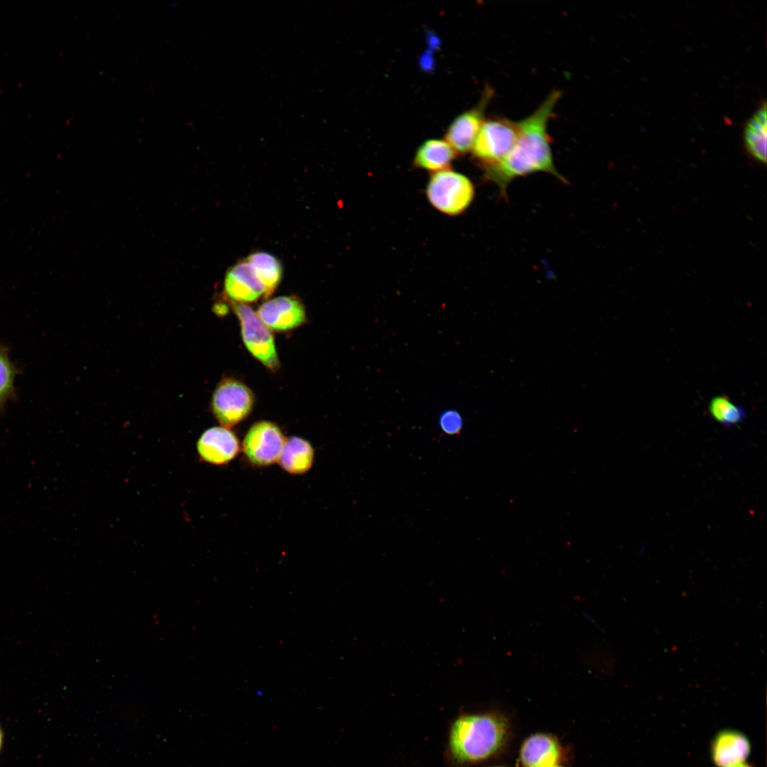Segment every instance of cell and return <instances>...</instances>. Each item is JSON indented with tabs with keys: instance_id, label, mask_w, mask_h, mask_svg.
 <instances>
[{
	"instance_id": "obj_1",
	"label": "cell",
	"mask_w": 767,
	"mask_h": 767,
	"mask_svg": "<svg viewBox=\"0 0 767 767\" xmlns=\"http://www.w3.org/2000/svg\"><path fill=\"white\" fill-rule=\"evenodd\" d=\"M560 97V91H553L533 113L518 121V135L511 151L500 163L484 169L485 177L504 196L513 179L535 172L548 173L566 182L555 166L548 134V121Z\"/></svg>"
},
{
	"instance_id": "obj_2",
	"label": "cell",
	"mask_w": 767,
	"mask_h": 767,
	"mask_svg": "<svg viewBox=\"0 0 767 767\" xmlns=\"http://www.w3.org/2000/svg\"><path fill=\"white\" fill-rule=\"evenodd\" d=\"M506 734V723L500 716L490 713L461 715L451 726L450 756L458 763L485 760L500 749Z\"/></svg>"
},
{
	"instance_id": "obj_3",
	"label": "cell",
	"mask_w": 767,
	"mask_h": 767,
	"mask_svg": "<svg viewBox=\"0 0 767 767\" xmlns=\"http://www.w3.org/2000/svg\"><path fill=\"white\" fill-rule=\"evenodd\" d=\"M426 195L436 210L447 215L456 216L470 205L474 188L467 176L447 168L431 175L427 184Z\"/></svg>"
},
{
	"instance_id": "obj_4",
	"label": "cell",
	"mask_w": 767,
	"mask_h": 767,
	"mask_svg": "<svg viewBox=\"0 0 767 767\" xmlns=\"http://www.w3.org/2000/svg\"><path fill=\"white\" fill-rule=\"evenodd\" d=\"M518 135V124L502 117L484 120L472 148L483 168L500 163L511 151Z\"/></svg>"
},
{
	"instance_id": "obj_5",
	"label": "cell",
	"mask_w": 767,
	"mask_h": 767,
	"mask_svg": "<svg viewBox=\"0 0 767 767\" xmlns=\"http://www.w3.org/2000/svg\"><path fill=\"white\" fill-rule=\"evenodd\" d=\"M254 397L242 382L227 379L219 383L212 398V411L223 427H232L245 419L252 410Z\"/></svg>"
},
{
	"instance_id": "obj_6",
	"label": "cell",
	"mask_w": 767,
	"mask_h": 767,
	"mask_svg": "<svg viewBox=\"0 0 767 767\" xmlns=\"http://www.w3.org/2000/svg\"><path fill=\"white\" fill-rule=\"evenodd\" d=\"M234 309L239 320L242 338L247 349L267 368L276 370L279 361L270 330L249 306L235 304Z\"/></svg>"
},
{
	"instance_id": "obj_7",
	"label": "cell",
	"mask_w": 767,
	"mask_h": 767,
	"mask_svg": "<svg viewBox=\"0 0 767 767\" xmlns=\"http://www.w3.org/2000/svg\"><path fill=\"white\" fill-rule=\"evenodd\" d=\"M281 429L273 423L259 421L246 433L243 451L248 460L256 466L271 465L279 459L285 442Z\"/></svg>"
},
{
	"instance_id": "obj_8",
	"label": "cell",
	"mask_w": 767,
	"mask_h": 767,
	"mask_svg": "<svg viewBox=\"0 0 767 767\" xmlns=\"http://www.w3.org/2000/svg\"><path fill=\"white\" fill-rule=\"evenodd\" d=\"M493 97L494 89L486 87L479 103L459 115L450 124L445 139L457 153H466L472 150L484 121V112Z\"/></svg>"
},
{
	"instance_id": "obj_9",
	"label": "cell",
	"mask_w": 767,
	"mask_h": 767,
	"mask_svg": "<svg viewBox=\"0 0 767 767\" xmlns=\"http://www.w3.org/2000/svg\"><path fill=\"white\" fill-rule=\"evenodd\" d=\"M259 319L270 330H292L305 322V310L300 300L295 296H280L263 303L256 312Z\"/></svg>"
},
{
	"instance_id": "obj_10",
	"label": "cell",
	"mask_w": 767,
	"mask_h": 767,
	"mask_svg": "<svg viewBox=\"0 0 767 767\" xmlns=\"http://www.w3.org/2000/svg\"><path fill=\"white\" fill-rule=\"evenodd\" d=\"M751 744L749 737L735 729H723L712 738L710 757L717 767H729L746 762L751 754Z\"/></svg>"
},
{
	"instance_id": "obj_11",
	"label": "cell",
	"mask_w": 767,
	"mask_h": 767,
	"mask_svg": "<svg viewBox=\"0 0 767 767\" xmlns=\"http://www.w3.org/2000/svg\"><path fill=\"white\" fill-rule=\"evenodd\" d=\"M197 450L203 461L222 465L236 456L239 442L236 436L227 428L212 427L201 435L197 441Z\"/></svg>"
},
{
	"instance_id": "obj_12",
	"label": "cell",
	"mask_w": 767,
	"mask_h": 767,
	"mask_svg": "<svg viewBox=\"0 0 767 767\" xmlns=\"http://www.w3.org/2000/svg\"><path fill=\"white\" fill-rule=\"evenodd\" d=\"M224 290L230 298L241 303L254 302L266 295L264 286L246 260L229 269L224 279Z\"/></svg>"
},
{
	"instance_id": "obj_13",
	"label": "cell",
	"mask_w": 767,
	"mask_h": 767,
	"mask_svg": "<svg viewBox=\"0 0 767 767\" xmlns=\"http://www.w3.org/2000/svg\"><path fill=\"white\" fill-rule=\"evenodd\" d=\"M559 758L560 748L556 740L544 734L530 736L521 750L523 767H553Z\"/></svg>"
},
{
	"instance_id": "obj_14",
	"label": "cell",
	"mask_w": 767,
	"mask_h": 767,
	"mask_svg": "<svg viewBox=\"0 0 767 767\" xmlns=\"http://www.w3.org/2000/svg\"><path fill=\"white\" fill-rule=\"evenodd\" d=\"M456 154L446 141L430 139L423 143L417 150L414 163L422 169L437 172L448 168Z\"/></svg>"
},
{
	"instance_id": "obj_15",
	"label": "cell",
	"mask_w": 767,
	"mask_h": 767,
	"mask_svg": "<svg viewBox=\"0 0 767 767\" xmlns=\"http://www.w3.org/2000/svg\"><path fill=\"white\" fill-rule=\"evenodd\" d=\"M313 459L314 450L310 442L298 437H292L285 440L278 461L285 472L300 474L310 469Z\"/></svg>"
},
{
	"instance_id": "obj_16",
	"label": "cell",
	"mask_w": 767,
	"mask_h": 767,
	"mask_svg": "<svg viewBox=\"0 0 767 767\" xmlns=\"http://www.w3.org/2000/svg\"><path fill=\"white\" fill-rule=\"evenodd\" d=\"M766 104L751 117L744 129V141L751 155L761 163L766 161Z\"/></svg>"
},
{
	"instance_id": "obj_17",
	"label": "cell",
	"mask_w": 767,
	"mask_h": 767,
	"mask_svg": "<svg viewBox=\"0 0 767 767\" xmlns=\"http://www.w3.org/2000/svg\"><path fill=\"white\" fill-rule=\"evenodd\" d=\"M264 286L265 297L273 293L282 277V266L276 257L266 252L251 254L246 259Z\"/></svg>"
},
{
	"instance_id": "obj_18",
	"label": "cell",
	"mask_w": 767,
	"mask_h": 767,
	"mask_svg": "<svg viewBox=\"0 0 767 767\" xmlns=\"http://www.w3.org/2000/svg\"><path fill=\"white\" fill-rule=\"evenodd\" d=\"M709 410L715 420L724 426H733L746 418L743 408L733 403L727 396H718L709 403Z\"/></svg>"
},
{
	"instance_id": "obj_19",
	"label": "cell",
	"mask_w": 767,
	"mask_h": 767,
	"mask_svg": "<svg viewBox=\"0 0 767 767\" xmlns=\"http://www.w3.org/2000/svg\"><path fill=\"white\" fill-rule=\"evenodd\" d=\"M14 370L8 358L0 352V406L10 396L13 384Z\"/></svg>"
},
{
	"instance_id": "obj_20",
	"label": "cell",
	"mask_w": 767,
	"mask_h": 767,
	"mask_svg": "<svg viewBox=\"0 0 767 767\" xmlns=\"http://www.w3.org/2000/svg\"><path fill=\"white\" fill-rule=\"evenodd\" d=\"M440 425L445 433H455L459 432L462 427V419L458 413L448 411L442 415Z\"/></svg>"
},
{
	"instance_id": "obj_21",
	"label": "cell",
	"mask_w": 767,
	"mask_h": 767,
	"mask_svg": "<svg viewBox=\"0 0 767 767\" xmlns=\"http://www.w3.org/2000/svg\"><path fill=\"white\" fill-rule=\"evenodd\" d=\"M729 767H754V766H751V764H749V763H748L746 762H742V763H738V764H736V765H734V766H731Z\"/></svg>"
},
{
	"instance_id": "obj_22",
	"label": "cell",
	"mask_w": 767,
	"mask_h": 767,
	"mask_svg": "<svg viewBox=\"0 0 767 767\" xmlns=\"http://www.w3.org/2000/svg\"><path fill=\"white\" fill-rule=\"evenodd\" d=\"M1 741H2V734H1V729H0V748H1Z\"/></svg>"
},
{
	"instance_id": "obj_23",
	"label": "cell",
	"mask_w": 767,
	"mask_h": 767,
	"mask_svg": "<svg viewBox=\"0 0 767 767\" xmlns=\"http://www.w3.org/2000/svg\"><path fill=\"white\" fill-rule=\"evenodd\" d=\"M553 767H561V766H557V765H555V766H553Z\"/></svg>"
}]
</instances>
